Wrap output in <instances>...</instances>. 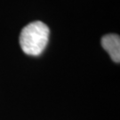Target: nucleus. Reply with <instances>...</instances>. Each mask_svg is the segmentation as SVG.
<instances>
[{
	"label": "nucleus",
	"mask_w": 120,
	"mask_h": 120,
	"mask_svg": "<svg viewBox=\"0 0 120 120\" xmlns=\"http://www.w3.org/2000/svg\"><path fill=\"white\" fill-rule=\"evenodd\" d=\"M50 30L44 22L37 21L22 29L20 35V45L26 54L38 56L46 46Z\"/></svg>",
	"instance_id": "nucleus-1"
},
{
	"label": "nucleus",
	"mask_w": 120,
	"mask_h": 120,
	"mask_svg": "<svg viewBox=\"0 0 120 120\" xmlns=\"http://www.w3.org/2000/svg\"><path fill=\"white\" fill-rule=\"evenodd\" d=\"M101 45L115 62L120 61V38L118 35L108 34L101 38Z\"/></svg>",
	"instance_id": "nucleus-2"
}]
</instances>
